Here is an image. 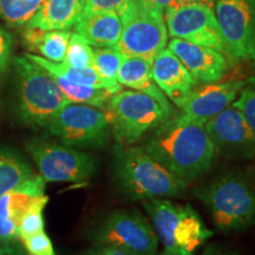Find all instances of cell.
Returning <instances> with one entry per match:
<instances>
[{
	"label": "cell",
	"instance_id": "obj_3",
	"mask_svg": "<svg viewBox=\"0 0 255 255\" xmlns=\"http://www.w3.org/2000/svg\"><path fill=\"white\" fill-rule=\"evenodd\" d=\"M158 241L164 250L176 255H195L213 232L189 205H178L168 199L143 201Z\"/></svg>",
	"mask_w": 255,
	"mask_h": 255
},
{
	"label": "cell",
	"instance_id": "obj_19",
	"mask_svg": "<svg viewBox=\"0 0 255 255\" xmlns=\"http://www.w3.org/2000/svg\"><path fill=\"white\" fill-rule=\"evenodd\" d=\"M87 0H46L30 19L26 27L44 31H66L73 27L84 13Z\"/></svg>",
	"mask_w": 255,
	"mask_h": 255
},
{
	"label": "cell",
	"instance_id": "obj_20",
	"mask_svg": "<svg viewBox=\"0 0 255 255\" xmlns=\"http://www.w3.org/2000/svg\"><path fill=\"white\" fill-rule=\"evenodd\" d=\"M76 33L95 47H115L122 33V21L115 12L83 14L76 23Z\"/></svg>",
	"mask_w": 255,
	"mask_h": 255
},
{
	"label": "cell",
	"instance_id": "obj_28",
	"mask_svg": "<svg viewBox=\"0 0 255 255\" xmlns=\"http://www.w3.org/2000/svg\"><path fill=\"white\" fill-rule=\"evenodd\" d=\"M63 63L77 69L91 68L94 65V49L78 33H71Z\"/></svg>",
	"mask_w": 255,
	"mask_h": 255
},
{
	"label": "cell",
	"instance_id": "obj_32",
	"mask_svg": "<svg viewBox=\"0 0 255 255\" xmlns=\"http://www.w3.org/2000/svg\"><path fill=\"white\" fill-rule=\"evenodd\" d=\"M12 52V37L7 31L0 27V76L8 68Z\"/></svg>",
	"mask_w": 255,
	"mask_h": 255
},
{
	"label": "cell",
	"instance_id": "obj_17",
	"mask_svg": "<svg viewBox=\"0 0 255 255\" xmlns=\"http://www.w3.org/2000/svg\"><path fill=\"white\" fill-rule=\"evenodd\" d=\"M151 73L157 87L178 108L197 85L182 62L169 49L159 51L154 57Z\"/></svg>",
	"mask_w": 255,
	"mask_h": 255
},
{
	"label": "cell",
	"instance_id": "obj_6",
	"mask_svg": "<svg viewBox=\"0 0 255 255\" xmlns=\"http://www.w3.org/2000/svg\"><path fill=\"white\" fill-rule=\"evenodd\" d=\"M120 17L122 33L115 47L124 57L154 59L167 45L163 9L151 0H129Z\"/></svg>",
	"mask_w": 255,
	"mask_h": 255
},
{
	"label": "cell",
	"instance_id": "obj_11",
	"mask_svg": "<svg viewBox=\"0 0 255 255\" xmlns=\"http://www.w3.org/2000/svg\"><path fill=\"white\" fill-rule=\"evenodd\" d=\"M215 15L225 55L255 62V0H215Z\"/></svg>",
	"mask_w": 255,
	"mask_h": 255
},
{
	"label": "cell",
	"instance_id": "obj_15",
	"mask_svg": "<svg viewBox=\"0 0 255 255\" xmlns=\"http://www.w3.org/2000/svg\"><path fill=\"white\" fill-rule=\"evenodd\" d=\"M168 49L182 62L196 84L219 82L228 70V60L225 53L212 47L173 38L169 41Z\"/></svg>",
	"mask_w": 255,
	"mask_h": 255
},
{
	"label": "cell",
	"instance_id": "obj_1",
	"mask_svg": "<svg viewBox=\"0 0 255 255\" xmlns=\"http://www.w3.org/2000/svg\"><path fill=\"white\" fill-rule=\"evenodd\" d=\"M143 148L187 182L206 173L218 155L205 124L182 113L159 124Z\"/></svg>",
	"mask_w": 255,
	"mask_h": 255
},
{
	"label": "cell",
	"instance_id": "obj_36",
	"mask_svg": "<svg viewBox=\"0 0 255 255\" xmlns=\"http://www.w3.org/2000/svg\"><path fill=\"white\" fill-rule=\"evenodd\" d=\"M152 2H155L156 5H158L163 11H168V9L177 7L180 5V2L177 0H151Z\"/></svg>",
	"mask_w": 255,
	"mask_h": 255
},
{
	"label": "cell",
	"instance_id": "obj_5",
	"mask_svg": "<svg viewBox=\"0 0 255 255\" xmlns=\"http://www.w3.org/2000/svg\"><path fill=\"white\" fill-rule=\"evenodd\" d=\"M220 231L238 232L255 223V190L241 177L227 175L195 191Z\"/></svg>",
	"mask_w": 255,
	"mask_h": 255
},
{
	"label": "cell",
	"instance_id": "obj_38",
	"mask_svg": "<svg viewBox=\"0 0 255 255\" xmlns=\"http://www.w3.org/2000/svg\"><path fill=\"white\" fill-rule=\"evenodd\" d=\"M155 255H176V254L171 253V252H169V251L164 250V248H163V251H161V252H159V253H156Z\"/></svg>",
	"mask_w": 255,
	"mask_h": 255
},
{
	"label": "cell",
	"instance_id": "obj_21",
	"mask_svg": "<svg viewBox=\"0 0 255 255\" xmlns=\"http://www.w3.org/2000/svg\"><path fill=\"white\" fill-rule=\"evenodd\" d=\"M23 37L27 49L37 51L43 58L50 62L63 63L71 38V32L68 30L44 31L36 27H26Z\"/></svg>",
	"mask_w": 255,
	"mask_h": 255
},
{
	"label": "cell",
	"instance_id": "obj_12",
	"mask_svg": "<svg viewBox=\"0 0 255 255\" xmlns=\"http://www.w3.org/2000/svg\"><path fill=\"white\" fill-rule=\"evenodd\" d=\"M165 24L170 37L223 52L218 19L212 6L199 2L180 4L165 11Z\"/></svg>",
	"mask_w": 255,
	"mask_h": 255
},
{
	"label": "cell",
	"instance_id": "obj_13",
	"mask_svg": "<svg viewBox=\"0 0 255 255\" xmlns=\"http://www.w3.org/2000/svg\"><path fill=\"white\" fill-rule=\"evenodd\" d=\"M206 131L216 150L239 157H252L255 154V135L241 111L234 105L205 123Z\"/></svg>",
	"mask_w": 255,
	"mask_h": 255
},
{
	"label": "cell",
	"instance_id": "obj_23",
	"mask_svg": "<svg viewBox=\"0 0 255 255\" xmlns=\"http://www.w3.org/2000/svg\"><path fill=\"white\" fill-rule=\"evenodd\" d=\"M33 175V170L20 154L12 149H0V196L8 193Z\"/></svg>",
	"mask_w": 255,
	"mask_h": 255
},
{
	"label": "cell",
	"instance_id": "obj_9",
	"mask_svg": "<svg viewBox=\"0 0 255 255\" xmlns=\"http://www.w3.org/2000/svg\"><path fill=\"white\" fill-rule=\"evenodd\" d=\"M94 245H109L138 255H155L158 238L150 222L136 210L109 213L90 231Z\"/></svg>",
	"mask_w": 255,
	"mask_h": 255
},
{
	"label": "cell",
	"instance_id": "obj_22",
	"mask_svg": "<svg viewBox=\"0 0 255 255\" xmlns=\"http://www.w3.org/2000/svg\"><path fill=\"white\" fill-rule=\"evenodd\" d=\"M25 56L33 63H36L37 65H39L44 70H46L50 75L60 76V77L68 79L70 82L76 83V84L85 85V87H91L96 89H104V90L108 91L107 83L101 78V76L94 69V66H91V68L77 69L66 65L64 63L50 62V60L43 58V57L31 55V53Z\"/></svg>",
	"mask_w": 255,
	"mask_h": 255
},
{
	"label": "cell",
	"instance_id": "obj_2",
	"mask_svg": "<svg viewBox=\"0 0 255 255\" xmlns=\"http://www.w3.org/2000/svg\"><path fill=\"white\" fill-rule=\"evenodd\" d=\"M115 182L127 196L137 200L167 199L186 191L187 181L171 173L143 146L120 145L115 150Z\"/></svg>",
	"mask_w": 255,
	"mask_h": 255
},
{
	"label": "cell",
	"instance_id": "obj_18",
	"mask_svg": "<svg viewBox=\"0 0 255 255\" xmlns=\"http://www.w3.org/2000/svg\"><path fill=\"white\" fill-rule=\"evenodd\" d=\"M151 64L152 59L141 58V57H124L117 73V81L121 85L150 96L161 104V107L167 113L173 115L170 102L152 78Z\"/></svg>",
	"mask_w": 255,
	"mask_h": 255
},
{
	"label": "cell",
	"instance_id": "obj_8",
	"mask_svg": "<svg viewBox=\"0 0 255 255\" xmlns=\"http://www.w3.org/2000/svg\"><path fill=\"white\" fill-rule=\"evenodd\" d=\"M47 129L63 144L77 149L104 148L111 136L105 109L79 103H68L62 108Z\"/></svg>",
	"mask_w": 255,
	"mask_h": 255
},
{
	"label": "cell",
	"instance_id": "obj_24",
	"mask_svg": "<svg viewBox=\"0 0 255 255\" xmlns=\"http://www.w3.org/2000/svg\"><path fill=\"white\" fill-rule=\"evenodd\" d=\"M124 56L116 47H96L94 49V69L101 78L107 83L108 91L111 95L122 90V85L117 81V73Z\"/></svg>",
	"mask_w": 255,
	"mask_h": 255
},
{
	"label": "cell",
	"instance_id": "obj_35",
	"mask_svg": "<svg viewBox=\"0 0 255 255\" xmlns=\"http://www.w3.org/2000/svg\"><path fill=\"white\" fill-rule=\"evenodd\" d=\"M202 255H240V254L235 251L223 250V248H220V247H212V248H208V250H206V252Z\"/></svg>",
	"mask_w": 255,
	"mask_h": 255
},
{
	"label": "cell",
	"instance_id": "obj_37",
	"mask_svg": "<svg viewBox=\"0 0 255 255\" xmlns=\"http://www.w3.org/2000/svg\"><path fill=\"white\" fill-rule=\"evenodd\" d=\"M180 4H194V2H199V4H206L212 6V0H177Z\"/></svg>",
	"mask_w": 255,
	"mask_h": 255
},
{
	"label": "cell",
	"instance_id": "obj_30",
	"mask_svg": "<svg viewBox=\"0 0 255 255\" xmlns=\"http://www.w3.org/2000/svg\"><path fill=\"white\" fill-rule=\"evenodd\" d=\"M233 105L241 111L255 135V88L242 89L239 94V98Z\"/></svg>",
	"mask_w": 255,
	"mask_h": 255
},
{
	"label": "cell",
	"instance_id": "obj_29",
	"mask_svg": "<svg viewBox=\"0 0 255 255\" xmlns=\"http://www.w3.org/2000/svg\"><path fill=\"white\" fill-rule=\"evenodd\" d=\"M20 241L28 255H57L51 239L44 231Z\"/></svg>",
	"mask_w": 255,
	"mask_h": 255
},
{
	"label": "cell",
	"instance_id": "obj_7",
	"mask_svg": "<svg viewBox=\"0 0 255 255\" xmlns=\"http://www.w3.org/2000/svg\"><path fill=\"white\" fill-rule=\"evenodd\" d=\"M111 135L120 145H132L171 116L150 96L121 90L111 96L107 108Z\"/></svg>",
	"mask_w": 255,
	"mask_h": 255
},
{
	"label": "cell",
	"instance_id": "obj_14",
	"mask_svg": "<svg viewBox=\"0 0 255 255\" xmlns=\"http://www.w3.org/2000/svg\"><path fill=\"white\" fill-rule=\"evenodd\" d=\"M45 181L33 174L17 188L0 196V245L19 240V223L38 197L45 194Z\"/></svg>",
	"mask_w": 255,
	"mask_h": 255
},
{
	"label": "cell",
	"instance_id": "obj_16",
	"mask_svg": "<svg viewBox=\"0 0 255 255\" xmlns=\"http://www.w3.org/2000/svg\"><path fill=\"white\" fill-rule=\"evenodd\" d=\"M244 87L245 82L232 81L194 88L180 109L187 117L205 124L234 103Z\"/></svg>",
	"mask_w": 255,
	"mask_h": 255
},
{
	"label": "cell",
	"instance_id": "obj_26",
	"mask_svg": "<svg viewBox=\"0 0 255 255\" xmlns=\"http://www.w3.org/2000/svg\"><path fill=\"white\" fill-rule=\"evenodd\" d=\"M45 1L46 0H0V18L14 26L26 25Z\"/></svg>",
	"mask_w": 255,
	"mask_h": 255
},
{
	"label": "cell",
	"instance_id": "obj_31",
	"mask_svg": "<svg viewBox=\"0 0 255 255\" xmlns=\"http://www.w3.org/2000/svg\"><path fill=\"white\" fill-rule=\"evenodd\" d=\"M128 1L129 0H87L83 14L94 12H115L120 14Z\"/></svg>",
	"mask_w": 255,
	"mask_h": 255
},
{
	"label": "cell",
	"instance_id": "obj_25",
	"mask_svg": "<svg viewBox=\"0 0 255 255\" xmlns=\"http://www.w3.org/2000/svg\"><path fill=\"white\" fill-rule=\"evenodd\" d=\"M52 76V75H51ZM58 85L63 95L70 103H79L88 104L92 107L105 109L108 103H109L111 94H109L104 89H96L91 87H85V85L76 84L68 81V79L60 77V76H52Z\"/></svg>",
	"mask_w": 255,
	"mask_h": 255
},
{
	"label": "cell",
	"instance_id": "obj_34",
	"mask_svg": "<svg viewBox=\"0 0 255 255\" xmlns=\"http://www.w3.org/2000/svg\"><path fill=\"white\" fill-rule=\"evenodd\" d=\"M19 248L13 246V244L7 245V246L0 248V255H28L26 253V251L19 250Z\"/></svg>",
	"mask_w": 255,
	"mask_h": 255
},
{
	"label": "cell",
	"instance_id": "obj_27",
	"mask_svg": "<svg viewBox=\"0 0 255 255\" xmlns=\"http://www.w3.org/2000/svg\"><path fill=\"white\" fill-rule=\"evenodd\" d=\"M47 202H49V196L44 194L32 203L27 212L24 214L20 223H19V240L44 231L45 222H44L43 212Z\"/></svg>",
	"mask_w": 255,
	"mask_h": 255
},
{
	"label": "cell",
	"instance_id": "obj_10",
	"mask_svg": "<svg viewBox=\"0 0 255 255\" xmlns=\"http://www.w3.org/2000/svg\"><path fill=\"white\" fill-rule=\"evenodd\" d=\"M26 149L45 182H82L96 171L94 156L63 143L32 139Z\"/></svg>",
	"mask_w": 255,
	"mask_h": 255
},
{
	"label": "cell",
	"instance_id": "obj_33",
	"mask_svg": "<svg viewBox=\"0 0 255 255\" xmlns=\"http://www.w3.org/2000/svg\"><path fill=\"white\" fill-rule=\"evenodd\" d=\"M78 255H138L123 248L109 246V245H94Z\"/></svg>",
	"mask_w": 255,
	"mask_h": 255
},
{
	"label": "cell",
	"instance_id": "obj_4",
	"mask_svg": "<svg viewBox=\"0 0 255 255\" xmlns=\"http://www.w3.org/2000/svg\"><path fill=\"white\" fill-rule=\"evenodd\" d=\"M18 84L19 116L28 127L49 126L55 115L70 102L55 78L26 56L13 59Z\"/></svg>",
	"mask_w": 255,
	"mask_h": 255
}]
</instances>
